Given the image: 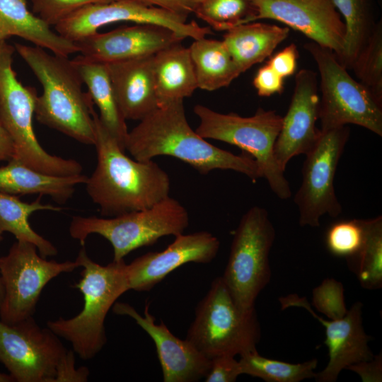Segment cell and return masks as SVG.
<instances>
[{
  "mask_svg": "<svg viewBox=\"0 0 382 382\" xmlns=\"http://www.w3.org/2000/svg\"><path fill=\"white\" fill-rule=\"evenodd\" d=\"M347 369L356 372L364 382H381L382 381L381 354L374 356L371 360L352 364Z\"/></svg>",
  "mask_w": 382,
  "mask_h": 382,
  "instance_id": "obj_41",
  "label": "cell"
},
{
  "mask_svg": "<svg viewBox=\"0 0 382 382\" xmlns=\"http://www.w3.org/2000/svg\"><path fill=\"white\" fill-rule=\"evenodd\" d=\"M147 6L158 7L174 13L187 16L196 7L195 0H136Z\"/></svg>",
  "mask_w": 382,
  "mask_h": 382,
  "instance_id": "obj_42",
  "label": "cell"
},
{
  "mask_svg": "<svg viewBox=\"0 0 382 382\" xmlns=\"http://www.w3.org/2000/svg\"><path fill=\"white\" fill-rule=\"evenodd\" d=\"M73 350H68L57 369L54 382H86L88 379L89 370L86 366H75V357Z\"/></svg>",
  "mask_w": 382,
  "mask_h": 382,
  "instance_id": "obj_40",
  "label": "cell"
},
{
  "mask_svg": "<svg viewBox=\"0 0 382 382\" xmlns=\"http://www.w3.org/2000/svg\"><path fill=\"white\" fill-rule=\"evenodd\" d=\"M255 14L250 22L277 21L311 41L342 54L345 26L332 0H251Z\"/></svg>",
  "mask_w": 382,
  "mask_h": 382,
  "instance_id": "obj_15",
  "label": "cell"
},
{
  "mask_svg": "<svg viewBox=\"0 0 382 382\" xmlns=\"http://www.w3.org/2000/svg\"><path fill=\"white\" fill-rule=\"evenodd\" d=\"M349 134L347 125L320 129L316 144L305 154L302 183L294 199L301 226L318 227L323 215L335 218L341 214L342 206L335 194L334 179Z\"/></svg>",
  "mask_w": 382,
  "mask_h": 382,
  "instance_id": "obj_12",
  "label": "cell"
},
{
  "mask_svg": "<svg viewBox=\"0 0 382 382\" xmlns=\"http://www.w3.org/2000/svg\"><path fill=\"white\" fill-rule=\"evenodd\" d=\"M33 12L48 25L55 26L79 9L112 0H30Z\"/></svg>",
  "mask_w": 382,
  "mask_h": 382,
  "instance_id": "obj_36",
  "label": "cell"
},
{
  "mask_svg": "<svg viewBox=\"0 0 382 382\" xmlns=\"http://www.w3.org/2000/svg\"><path fill=\"white\" fill-rule=\"evenodd\" d=\"M289 33L286 26L250 22L227 30L222 41L242 74L270 57Z\"/></svg>",
  "mask_w": 382,
  "mask_h": 382,
  "instance_id": "obj_25",
  "label": "cell"
},
{
  "mask_svg": "<svg viewBox=\"0 0 382 382\" xmlns=\"http://www.w3.org/2000/svg\"><path fill=\"white\" fill-rule=\"evenodd\" d=\"M364 231L362 245L351 260V269L366 289L382 287V216L361 219Z\"/></svg>",
  "mask_w": 382,
  "mask_h": 382,
  "instance_id": "obj_30",
  "label": "cell"
},
{
  "mask_svg": "<svg viewBox=\"0 0 382 382\" xmlns=\"http://www.w3.org/2000/svg\"><path fill=\"white\" fill-rule=\"evenodd\" d=\"M319 108L316 74L310 69H301L295 76L291 103L282 117L274 146L276 161L282 170L293 157L305 155L316 144L320 134L316 126Z\"/></svg>",
  "mask_w": 382,
  "mask_h": 382,
  "instance_id": "obj_17",
  "label": "cell"
},
{
  "mask_svg": "<svg viewBox=\"0 0 382 382\" xmlns=\"http://www.w3.org/2000/svg\"><path fill=\"white\" fill-rule=\"evenodd\" d=\"M274 238L275 230L265 209L254 206L243 215L221 277L243 310L255 308L257 297L270 281L269 255Z\"/></svg>",
  "mask_w": 382,
  "mask_h": 382,
  "instance_id": "obj_10",
  "label": "cell"
},
{
  "mask_svg": "<svg viewBox=\"0 0 382 382\" xmlns=\"http://www.w3.org/2000/svg\"><path fill=\"white\" fill-rule=\"evenodd\" d=\"M188 225L186 208L168 196L149 208L115 216H74L69 232L82 246L91 234L101 236L112 247L113 261L118 262L132 251L152 245L163 236L183 233Z\"/></svg>",
  "mask_w": 382,
  "mask_h": 382,
  "instance_id": "obj_7",
  "label": "cell"
},
{
  "mask_svg": "<svg viewBox=\"0 0 382 382\" xmlns=\"http://www.w3.org/2000/svg\"><path fill=\"white\" fill-rule=\"evenodd\" d=\"M298 58L299 52L296 45L291 43L272 56L267 64L281 76L286 78L295 73Z\"/></svg>",
  "mask_w": 382,
  "mask_h": 382,
  "instance_id": "obj_39",
  "label": "cell"
},
{
  "mask_svg": "<svg viewBox=\"0 0 382 382\" xmlns=\"http://www.w3.org/2000/svg\"><path fill=\"white\" fill-rule=\"evenodd\" d=\"M13 379L9 374L0 372V382H13Z\"/></svg>",
  "mask_w": 382,
  "mask_h": 382,
  "instance_id": "obj_44",
  "label": "cell"
},
{
  "mask_svg": "<svg viewBox=\"0 0 382 382\" xmlns=\"http://www.w3.org/2000/svg\"><path fill=\"white\" fill-rule=\"evenodd\" d=\"M46 258L34 244L17 240L1 257L0 277L4 291L0 307L2 322L14 325L33 317L44 287L58 275L79 267L76 260L59 262Z\"/></svg>",
  "mask_w": 382,
  "mask_h": 382,
  "instance_id": "obj_11",
  "label": "cell"
},
{
  "mask_svg": "<svg viewBox=\"0 0 382 382\" xmlns=\"http://www.w3.org/2000/svg\"><path fill=\"white\" fill-rule=\"evenodd\" d=\"M185 38L167 28L135 23L96 33L76 42L83 57L105 64L152 56Z\"/></svg>",
  "mask_w": 382,
  "mask_h": 382,
  "instance_id": "obj_20",
  "label": "cell"
},
{
  "mask_svg": "<svg viewBox=\"0 0 382 382\" xmlns=\"http://www.w3.org/2000/svg\"><path fill=\"white\" fill-rule=\"evenodd\" d=\"M42 196L31 202H23L16 195L0 192V233L8 232L17 241H23L34 244L39 253L44 257L57 254V248L48 240L35 231L30 223L29 217L40 210L59 212L61 207L50 204H42Z\"/></svg>",
  "mask_w": 382,
  "mask_h": 382,
  "instance_id": "obj_28",
  "label": "cell"
},
{
  "mask_svg": "<svg viewBox=\"0 0 382 382\" xmlns=\"http://www.w3.org/2000/svg\"><path fill=\"white\" fill-rule=\"evenodd\" d=\"M75 260L83 268L79 281L73 286L83 295V308L71 318L47 321V327L68 341L81 359L88 360L105 345L107 314L129 289L124 260L100 265L90 258L83 245Z\"/></svg>",
  "mask_w": 382,
  "mask_h": 382,
  "instance_id": "obj_4",
  "label": "cell"
},
{
  "mask_svg": "<svg viewBox=\"0 0 382 382\" xmlns=\"http://www.w3.org/2000/svg\"><path fill=\"white\" fill-rule=\"evenodd\" d=\"M153 71L160 105L183 100L198 88L190 49L183 46L181 42L154 54Z\"/></svg>",
  "mask_w": 382,
  "mask_h": 382,
  "instance_id": "obj_26",
  "label": "cell"
},
{
  "mask_svg": "<svg viewBox=\"0 0 382 382\" xmlns=\"http://www.w3.org/2000/svg\"><path fill=\"white\" fill-rule=\"evenodd\" d=\"M83 83L98 110V117L106 129L125 150L129 131L120 108L108 66L89 60L81 54L72 59Z\"/></svg>",
  "mask_w": 382,
  "mask_h": 382,
  "instance_id": "obj_24",
  "label": "cell"
},
{
  "mask_svg": "<svg viewBox=\"0 0 382 382\" xmlns=\"http://www.w3.org/2000/svg\"><path fill=\"white\" fill-rule=\"evenodd\" d=\"M284 83V78L278 74L268 64L257 70L253 81L257 95L261 97L282 93Z\"/></svg>",
  "mask_w": 382,
  "mask_h": 382,
  "instance_id": "obj_38",
  "label": "cell"
},
{
  "mask_svg": "<svg viewBox=\"0 0 382 382\" xmlns=\"http://www.w3.org/2000/svg\"><path fill=\"white\" fill-rule=\"evenodd\" d=\"M219 239L208 231L181 233L161 252H149L126 264L129 289L148 291L178 267L188 263H209L219 250Z\"/></svg>",
  "mask_w": 382,
  "mask_h": 382,
  "instance_id": "obj_18",
  "label": "cell"
},
{
  "mask_svg": "<svg viewBox=\"0 0 382 382\" xmlns=\"http://www.w3.org/2000/svg\"><path fill=\"white\" fill-rule=\"evenodd\" d=\"M14 50L6 40H0V120L14 144L12 159L49 175L82 173L78 161L50 154L39 143L33 122L37 93L18 79L12 67Z\"/></svg>",
  "mask_w": 382,
  "mask_h": 382,
  "instance_id": "obj_5",
  "label": "cell"
},
{
  "mask_svg": "<svg viewBox=\"0 0 382 382\" xmlns=\"http://www.w3.org/2000/svg\"><path fill=\"white\" fill-rule=\"evenodd\" d=\"M202 1H203V0H195V2H196V4H199V2H201ZM196 6H197V5H196Z\"/></svg>",
  "mask_w": 382,
  "mask_h": 382,
  "instance_id": "obj_46",
  "label": "cell"
},
{
  "mask_svg": "<svg viewBox=\"0 0 382 382\" xmlns=\"http://www.w3.org/2000/svg\"><path fill=\"white\" fill-rule=\"evenodd\" d=\"M364 239L361 219L341 220L333 223L325 234L328 251L335 256L353 258L359 252Z\"/></svg>",
  "mask_w": 382,
  "mask_h": 382,
  "instance_id": "obj_34",
  "label": "cell"
},
{
  "mask_svg": "<svg viewBox=\"0 0 382 382\" xmlns=\"http://www.w3.org/2000/svg\"><path fill=\"white\" fill-rule=\"evenodd\" d=\"M87 179L82 173L69 176L46 174L11 159L0 167V192L21 196L48 195L62 204L73 196L76 185L85 184Z\"/></svg>",
  "mask_w": 382,
  "mask_h": 382,
  "instance_id": "obj_23",
  "label": "cell"
},
{
  "mask_svg": "<svg viewBox=\"0 0 382 382\" xmlns=\"http://www.w3.org/2000/svg\"><path fill=\"white\" fill-rule=\"evenodd\" d=\"M345 26V38L339 62L351 69L376 23L372 0H332Z\"/></svg>",
  "mask_w": 382,
  "mask_h": 382,
  "instance_id": "obj_29",
  "label": "cell"
},
{
  "mask_svg": "<svg viewBox=\"0 0 382 382\" xmlns=\"http://www.w3.org/2000/svg\"><path fill=\"white\" fill-rule=\"evenodd\" d=\"M112 308L115 314L134 320L153 340L164 382H195L205 377L210 368L211 359L186 339L181 340L175 336L163 321L156 324L148 304L145 305L143 316L127 303L116 301Z\"/></svg>",
  "mask_w": 382,
  "mask_h": 382,
  "instance_id": "obj_19",
  "label": "cell"
},
{
  "mask_svg": "<svg viewBox=\"0 0 382 382\" xmlns=\"http://www.w3.org/2000/svg\"><path fill=\"white\" fill-rule=\"evenodd\" d=\"M128 132L125 150L134 159L151 161L169 156L189 164L200 174L231 170L253 182L262 178L256 161L247 155H236L208 142L189 125L183 100L161 104Z\"/></svg>",
  "mask_w": 382,
  "mask_h": 382,
  "instance_id": "obj_1",
  "label": "cell"
},
{
  "mask_svg": "<svg viewBox=\"0 0 382 382\" xmlns=\"http://www.w3.org/2000/svg\"><path fill=\"white\" fill-rule=\"evenodd\" d=\"M351 69L359 81L382 105V23L378 21Z\"/></svg>",
  "mask_w": 382,
  "mask_h": 382,
  "instance_id": "obj_32",
  "label": "cell"
},
{
  "mask_svg": "<svg viewBox=\"0 0 382 382\" xmlns=\"http://www.w3.org/2000/svg\"><path fill=\"white\" fill-rule=\"evenodd\" d=\"M2 240H3V234L0 233V242ZM0 260H1V257H0ZM4 295V287H3L2 282L1 280V277H0V307L3 301Z\"/></svg>",
  "mask_w": 382,
  "mask_h": 382,
  "instance_id": "obj_45",
  "label": "cell"
},
{
  "mask_svg": "<svg viewBox=\"0 0 382 382\" xmlns=\"http://www.w3.org/2000/svg\"><path fill=\"white\" fill-rule=\"evenodd\" d=\"M97 165L85 183L86 192L105 217L149 208L169 196L168 174L153 160L125 155L116 139L93 112Z\"/></svg>",
  "mask_w": 382,
  "mask_h": 382,
  "instance_id": "obj_2",
  "label": "cell"
},
{
  "mask_svg": "<svg viewBox=\"0 0 382 382\" xmlns=\"http://www.w3.org/2000/svg\"><path fill=\"white\" fill-rule=\"evenodd\" d=\"M154 55L106 64L125 119L141 120L160 106Z\"/></svg>",
  "mask_w": 382,
  "mask_h": 382,
  "instance_id": "obj_21",
  "label": "cell"
},
{
  "mask_svg": "<svg viewBox=\"0 0 382 382\" xmlns=\"http://www.w3.org/2000/svg\"><path fill=\"white\" fill-rule=\"evenodd\" d=\"M241 374L239 361L234 356L219 355L211 359L206 382H234Z\"/></svg>",
  "mask_w": 382,
  "mask_h": 382,
  "instance_id": "obj_37",
  "label": "cell"
},
{
  "mask_svg": "<svg viewBox=\"0 0 382 382\" xmlns=\"http://www.w3.org/2000/svg\"><path fill=\"white\" fill-rule=\"evenodd\" d=\"M14 151L13 139L0 120V162L12 159Z\"/></svg>",
  "mask_w": 382,
  "mask_h": 382,
  "instance_id": "obj_43",
  "label": "cell"
},
{
  "mask_svg": "<svg viewBox=\"0 0 382 382\" xmlns=\"http://www.w3.org/2000/svg\"><path fill=\"white\" fill-rule=\"evenodd\" d=\"M187 18L136 0H112L79 9L57 24L54 30L75 43L98 32L103 26L125 21L161 25L184 38L197 40L212 34L210 28L200 26L195 21L187 22Z\"/></svg>",
  "mask_w": 382,
  "mask_h": 382,
  "instance_id": "obj_14",
  "label": "cell"
},
{
  "mask_svg": "<svg viewBox=\"0 0 382 382\" xmlns=\"http://www.w3.org/2000/svg\"><path fill=\"white\" fill-rule=\"evenodd\" d=\"M241 374L257 377L266 382H300L314 378L318 359L291 364L265 357L253 350L240 355Z\"/></svg>",
  "mask_w": 382,
  "mask_h": 382,
  "instance_id": "obj_31",
  "label": "cell"
},
{
  "mask_svg": "<svg viewBox=\"0 0 382 382\" xmlns=\"http://www.w3.org/2000/svg\"><path fill=\"white\" fill-rule=\"evenodd\" d=\"M189 49L198 88L227 87L241 74L223 41L204 37L194 40Z\"/></svg>",
  "mask_w": 382,
  "mask_h": 382,
  "instance_id": "obj_27",
  "label": "cell"
},
{
  "mask_svg": "<svg viewBox=\"0 0 382 382\" xmlns=\"http://www.w3.org/2000/svg\"><path fill=\"white\" fill-rule=\"evenodd\" d=\"M17 36L52 53L69 57L77 45L51 29L28 6L27 0H0V40Z\"/></svg>",
  "mask_w": 382,
  "mask_h": 382,
  "instance_id": "obj_22",
  "label": "cell"
},
{
  "mask_svg": "<svg viewBox=\"0 0 382 382\" xmlns=\"http://www.w3.org/2000/svg\"><path fill=\"white\" fill-rule=\"evenodd\" d=\"M18 54L42 87L35 116L40 123L87 145L96 143L93 103L72 59L37 46L17 43Z\"/></svg>",
  "mask_w": 382,
  "mask_h": 382,
  "instance_id": "obj_3",
  "label": "cell"
},
{
  "mask_svg": "<svg viewBox=\"0 0 382 382\" xmlns=\"http://www.w3.org/2000/svg\"><path fill=\"white\" fill-rule=\"evenodd\" d=\"M312 304L330 320L342 318L347 312L344 287L333 278L325 279L312 291Z\"/></svg>",
  "mask_w": 382,
  "mask_h": 382,
  "instance_id": "obj_35",
  "label": "cell"
},
{
  "mask_svg": "<svg viewBox=\"0 0 382 382\" xmlns=\"http://www.w3.org/2000/svg\"><path fill=\"white\" fill-rule=\"evenodd\" d=\"M261 329L255 308L243 310L235 302L222 277L215 278L198 303L185 339L211 359L236 357L257 349Z\"/></svg>",
  "mask_w": 382,
  "mask_h": 382,
  "instance_id": "obj_6",
  "label": "cell"
},
{
  "mask_svg": "<svg viewBox=\"0 0 382 382\" xmlns=\"http://www.w3.org/2000/svg\"><path fill=\"white\" fill-rule=\"evenodd\" d=\"M67 351L59 337L33 317L14 325L0 320V362L13 381L54 382Z\"/></svg>",
  "mask_w": 382,
  "mask_h": 382,
  "instance_id": "obj_13",
  "label": "cell"
},
{
  "mask_svg": "<svg viewBox=\"0 0 382 382\" xmlns=\"http://www.w3.org/2000/svg\"><path fill=\"white\" fill-rule=\"evenodd\" d=\"M282 309L301 307L308 311L325 328L324 344L328 349L329 360L325 369L316 373L317 382H335L340 373L349 366L374 358L369 342L371 337L364 329L362 307L360 301L354 303L344 317L326 320L318 316L311 308L306 297L296 294H288L279 299Z\"/></svg>",
  "mask_w": 382,
  "mask_h": 382,
  "instance_id": "obj_16",
  "label": "cell"
},
{
  "mask_svg": "<svg viewBox=\"0 0 382 382\" xmlns=\"http://www.w3.org/2000/svg\"><path fill=\"white\" fill-rule=\"evenodd\" d=\"M193 110L199 120L195 129L199 136L232 144L249 154L276 196L282 199L291 196L284 171L278 166L274 154L282 123L281 115L260 108L253 116L242 117L232 112L220 113L199 104Z\"/></svg>",
  "mask_w": 382,
  "mask_h": 382,
  "instance_id": "obj_8",
  "label": "cell"
},
{
  "mask_svg": "<svg viewBox=\"0 0 382 382\" xmlns=\"http://www.w3.org/2000/svg\"><path fill=\"white\" fill-rule=\"evenodd\" d=\"M193 13L214 30L227 31L249 23L255 9L251 0H203Z\"/></svg>",
  "mask_w": 382,
  "mask_h": 382,
  "instance_id": "obj_33",
  "label": "cell"
},
{
  "mask_svg": "<svg viewBox=\"0 0 382 382\" xmlns=\"http://www.w3.org/2000/svg\"><path fill=\"white\" fill-rule=\"evenodd\" d=\"M304 48L316 63L320 75V130L359 125L382 136V105L348 73L335 54L313 41Z\"/></svg>",
  "mask_w": 382,
  "mask_h": 382,
  "instance_id": "obj_9",
  "label": "cell"
}]
</instances>
